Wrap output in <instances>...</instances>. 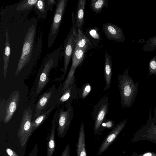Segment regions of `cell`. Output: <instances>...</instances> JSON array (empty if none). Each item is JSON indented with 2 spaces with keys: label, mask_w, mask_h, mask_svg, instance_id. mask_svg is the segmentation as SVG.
<instances>
[{
  "label": "cell",
  "mask_w": 156,
  "mask_h": 156,
  "mask_svg": "<svg viewBox=\"0 0 156 156\" xmlns=\"http://www.w3.org/2000/svg\"><path fill=\"white\" fill-rule=\"evenodd\" d=\"M118 85L122 108L125 107L130 108L134 102L138 92V82L134 83L132 76L129 75L127 69H125L123 74L118 75Z\"/></svg>",
  "instance_id": "obj_1"
},
{
  "label": "cell",
  "mask_w": 156,
  "mask_h": 156,
  "mask_svg": "<svg viewBox=\"0 0 156 156\" xmlns=\"http://www.w3.org/2000/svg\"><path fill=\"white\" fill-rule=\"evenodd\" d=\"M62 50V46L61 45L58 49L47 55L44 58L41 66V68L42 70L37 84V94L40 93L47 84L49 80L50 71L58 64Z\"/></svg>",
  "instance_id": "obj_2"
},
{
  "label": "cell",
  "mask_w": 156,
  "mask_h": 156,
  "mask_svg": "<svg viewBox=\"0 0 156 156\" xmlns=\"http://www.w3.org/2000/svg\"><path fill=\"white\" fill-rule=\"evenodd\" d=\"M36 26L31 25L24 38L22 53L15 73L16 76L30 61L34 48Z\"/></svg>",
  "instance_id": "obj_3"
},
{
  "label": "cell",
  "mask_w": 156,
  "mask_h": 156,
  "mask_svg": "<svg viewBox=\"0 0 156 156\" xmlns=\"http://www.w3.org/2000/svg\"><path fill=\"white\" fill-rule=\"evenodd\" d=\"M65 106L66 109L65 110L64 108H62L58 110L56 117L57 135L62 139L69 129L74 115L72 99L67 101Z\"/></svg>",
  "instance_id": "obj_4"
},
{
  "label": "cell",
  "mask_w": 156,
  "mask_h": 156,
  "mask_svg": "<svg viewBox=\"0 0 156 156\" xmlns=\"http://www.w3.org/2000/svg\"><path fill=\"white\" fill-rule=\"evenodd\" d=\"M68 0H58L48 38V45H53L59 32V27L66 8Z\"/></svg>",
  "instance_id": "obj_5"
},
{
  "label": "cell",
  "mask_w": 156,
  "mask_h": 156,
  "mask_svg": "<svg viewBox=\"0 0 156 156\" xmlns=\"http://www.w3.org/2000/svg\"><path fill=\"white\" fill-rule=\"evenodd\" d=\"M108 97L105 96L94 106L92 116L94 120V133L95 136L101 130V125L106 117L108 108Z\"/></svg>",
  "instance_id": "obj_6"
},
{
  "label": "cell",
  "mask_w": 156,
  "mask_h": 156,
  "mask_svg": "<svg viewBox=\"0 0 156 156\" xmlns=\"http://www.w3.org/2000/svg\"><path fill=\"white\" fill-rule=\"evenodd\" d=\"M32 110L31 109L24 110L20 128L17 135L21 148L27 143L29 138L33 133L32 130Z\"/></svg>",
  "instance_id": "obj_7"
},
{
  "label": "cell",
  "mask_w": 156,
  "mask_h": 156,
  "mask_svg": "<svg viewBox=\"0 0 156 156\" xmlns=\"http://www.w3.org/2000/svg\"><path fill=\"white\" fill-rule=\"evenodd\" d=\"M56 96L57 90L55 86L53 85L39 99L36 107L34 119L46 111L56 101Z\"/></svg>",
  "instance_id": "obj_8"
},
{
  "label": "cell",
  "mask_w": 156,
  "mask_h": 156,
  "mask_svg": "<svg viewBox=\"0 0 156 156\" xmlns=\"http://www.w3.org/2000/svg\"><path fill=\"white\" fill-rule=\"evenodd\" d=\"M76 40L73 35V28L72 27L64 41L63 51L62 53V56L64 57L62 79L64 78L67 72L70 59L76 47Z\"/></svg>",
  "instance_id": "obj_9"
},
{
  "label": "cell",
  "mask_w": 156,
  "mask_h": 156,
  "mask_svg": "<svg viewBox=\"0 0 156 156\" xmlns=\"http://www.w3.org/2000/svg\"><path fill=\"white\" fill-rule=\"evenodd\" d=\"M127 122L126 119L121 122L114 126L105 138L99 148L97 154L99 155L105 151L115 140L124 128Z\"/></svg>",
  "instance_id": "obj_10"
},
{
  "label": "cell",
  "mask_w": 156,
  "mask_h": 156,
  "mask_svg": "<svg viewBox=\"0 0 156 156\" xmlns=\"http://www.w3.org/2000/svg\"><path fill=\"white\" fill-rule=\"evenodd\" d=\"M20 94L18 90L14 91L5 103V114L3 122L6 124L12 119L18 107L20 100Z\"/></svg>",
  "instance_id": "obj_11"
},
{
  "label": "cell",
  "mask_w": 156,
  "mask_h": 156,
  "mask_svg": "<svg viewBox=\"0 0 156 156\" xmlns=\"http://www.w3.org/2000/svg\"><path fill=\"white\" fill-rule=\"evenodd\" d=\"M102 30L107 38L109 40L118 42H123L125 37L122 29L118 26L111 23L103 24Z\"/></svg>",
  "instance_id": "obj_12"
},
{
  "label": "cell",
  "mask_w": 156,
  "mask_h": 156,
  "mask_svg": "<svg viewBox=\"0 0 156 156\" xmlns=\"http://www.w3.org/2000/svg\"><path fill=\"white\" fill-rule=\"evenodd\" d=\"M63 86L62 84L57 90L56 99L55 102L57 106L66 103L69 100L76 96L77 92L75 87V82L70 85L68 88L65 91H63Z\"/></svg>",
  "instance_id": "obj_13"
},
{
  "label": "cell",
  "mask_w": 156,
  "mask_h": 156,
  "mask_svg": "<svg viewBox=\"0 0 156 156\" xmlns=\"http://www.w3.org/2000/svg\"><path fill=\"white\" fill-rule=\"evenodd\" d=\"M147 140L156 144V133L147 128L144 125L135 134L131 142Z\"/></svg>",
  "instance_id": "obj_14"
},
{
  "label": "cell",
  "mask_w": 156,
  "mask_h": 156,
  "mask_svg": "<svg viewBox=\"0 0 156 156\" xmlns=\"http://www.w3.org/2000/svg\"><path fill=\"white\" fill-rule=\"evenodd\" d=\"M57 112L58 110H57L55 112L52 121L51 131L48 136L46 148L47 156H53L55 150V133L56 126V117Z\"/></svg>",
  "instance_id": "obj_15"
},
{
  "label": "cell",
  "mask_w": 156,
  "mask_h": 156,
  "mask_svg": "<svg viewBox=\"0 0 156 156\" xmlns=\"http://www.w3.org/2000/svg\"><path fill=\"white\" fill-rule=\"evenodd\" d=\"M105 55L104 73L106 85L104 91L109 89L111 83L112 74V57L106 51L105 52Z\"/></svg>",
  "instance_id": "obj_16"
},
{
  "label": "cell",
  "mask_w": 156,
  "mask_h": 156,
  "mask_svg": "<svg viewBox=\"0 0 156 156\" xmlns=\"http://www.w3.org/2000/svg\"><path fill=\"white\" fill-rule=\"evenodd\" d=\"M86 2V0H80L78 2L75 15V29L76 31L78 29L81 30L84 23V12Z\"/></svg>",
  "instance_id": "obj_17"
},
{
  "label": "cell",
  "mask_w": 156,
  "mask_h": 156,
  "mask_svg": "<svg viewBox=\"0 0 156 156\" xmlns=\"http://www.w3.org/2000/svg\"><path fill=\"white\" fill-rule=\"evenodd\" d=\"M77 156H87L85 143V134L84 125L81 124L79 135L76 145Z\"/></svg>",
  "instance_id": "obj_18"
},
{
  "label": "cell",
  "mask_w": 156,
  "mask_h": 156,
  "mask_svg": "<svg viewBox=\"0 0 156 156\" xmlns=\"http://www.w3.org/2000/svg\"><path fill=\"white\" fill-rule=\"evenodd\" d=\"M76 40V48L84 49L87 51L91 48L92 44L90 40L80 29L77 30V36Z\"/></svg>",
  "instance_id": "obj_19"
},
{
  "label": "cell",
  "mask_w": 156,
  "mask_h": 156,
  "mask_svg": "<svg viewBox=\"0 0 156 156\" xmlns=\"http://www.w3.org/2000/svg\"><path fill=\"white\" fill-rule=\"evenodd\" d=\"M8 30H6L5 41L3 55L4 60L3 76L4 78H5L7 74L11 51Z\"/></svg>",
  "instance_id": "obj_20"
},
{
  "label": "cell",
  "mask_w": 156,
  "mask_h": 156,
  "mask_svg": "<svg viewBox=\"0 0 156 156\" xmlns=\"http://www.w3.org/2000/svg\"><path fill=\"white\" fill-rule=\"evenodd\" d=\"M57 106L55 102L46 111L41 114L39 116L32 121V130L33 132L49 116L52 110Z\"/></svg>",
  "instance_id": "obj_21"
},
{
  "label": "cell",
  "mask_w": 156,
  "mask_h": 156,
  "mask_svg": "<svg viewBox=\"0 0 156 156\" xmlns=\"http://www.w3.org/2000/svg\"><path fill=\"white\" fill-rule=\"evenodd\" d=\"M48 9L47 0H37L34 6V11L38 17L40 19H46L47 12Z\"/></svg>",
  "instance_id": "obj_22"
},
{
  "label": "cell",
  "mask_w": 156,
  "mask_h": 156,
  "mask_svg": "<svg viewBox=\"0 0 156 156\" xmlns=\"http://www.w3.org/2000/svg\"><path fill=\"white\" fill-rule=\"evenodd\" d=\"M108 0H91L90 7L92 11L95 12V14L101 12L104 7L107 8L108 5Z\"/></svg>",
  "instance_id": "obj_23"
},
{
  "label": "cell",
  "mask_w": 156,
  "mask_h": 156,
  "mask_svg": "<svg viewBox=\"0 0 156 156\" xmlns=\"http://www.w3.org/2000/svg\"><path fill=\"white\" fill-rule=\"evenodd\" d=\"M156 49V35L150 38L142 48L143 51H152Z\"/></svg>",
  "instance_id": "obj_24"
},
{
  "label": "cell",
  "mask_w": 156,
  "mask_h": 156,
  "mask_svg": "<svg viewBox=\"0 0 156 156\" xmlns=\"http://www.w3.org/2000/svg\"><path fill=\"white\" fill-rule=\"evenodd\" d=\"M87 51L84 49L75 48L72 55V59L75 60L80 64L82 62Z\"/></svg>",
  "instance_id": "obj_25"
},
{
  "label": "cell",
  "mask_w": 156,
  "mask_h": 156,
  "mask_svg": "<svg viewBox=\"0 0 156 156\" xmlns=\"http://www.w3.org/2000/svg\"><path fill=\"white\" fill-rule=\"evenodd\" d=\"M37 0H25L23 1L17 6L16 10L22 11L31 9L35 5Z\"/></svg>",
  "instance_id": "obj_26"
},
{
  "label": "cell",
  "mask_w": 156,
  "mask_h": 156,
  "mask_svg": "<svg viewBox=\"0 0 156 156\" xmlns=\"http://www.w3.org/2000/svg\"><path fill=\"white\" fill-rule=\"evenodd\" d=\"M149 75H154L156 76V55L152 58L148 63Z\"/></svg>",
  "instance_id": "obj_27"
},
{
  "label": "cell",
  "mask_w": 156,
  "mask_h": 156,
  "mask_svg": "<svg viewBox=\"0 0 156 156\" xmlns=\"http://www.w3.org/2000/svg\"><path fill=\"white\" fill-rule=\"evenodd\" d=\"M91 89V86L89 83L84 84L80 90V95L81 98H85L89 94Z\"/></svg>",
  "instance_id": "obj_28"
},
{
  "label": "cell",
  "mask_w": 156,
  "mask_h": 156,
  "mask_svg": "<svg viewBox=\"0 0 156 156\" xmlns=\"http://www.w3.org/2000/svg\"><path fill=\"white\" fill-rule=\"evenodd\" d=\"M98 30V29L97 27H95L91 28L89 31V34L93 39H97L99 41V39H100V37Z\"/></svg>",
  "instance_id": "obj_29"
},
{
  "label": "cell",
  "mask_w": 156,
  "mask_h": 156,
  "mask_svg": "<svg viewBox=\"0 0 156 156\" xmlns=\"http://www.w3.org/2000/svg\"><path fill=\"white\" fill-rule=\"evenodd\" d=\"M131 156H156V152H148L140 154L134 153H133Z\"/></svg>",
  "instance_id": "obj_30"
},
{
  "label": "cell",
  "mask_w": 156,
  "mask_h": 156,
  "mask_svg": "<svg viewBox=\"0 0 156 156\" xmlns=\"http://www.w3.org/2000/svg\"><path fill=\"white\" fill-rule=\"evenodd\" d=\"M70 145L69 144H68L66 145L60 156H70Z\"/></svg>",
  "instance_id": "obj_31"
},
{
  "label": "cell",
  "mask_w": 156,
  "mask_h": 156,
  "mask_svg": "<svg viewBox=\"0 0 156 156\" xmlns=\"http://www.w3.org/2000/svg\"><path fill=\"white\" fill-rule=\"evenodd\" d=\"M47 6L51 10H52L54 5L57 3V2L55 0H47Z\"/></svg>",
  "instance_id": "obj_32"
},
{
  "label": "cell",
  "mask_w": 156,
  "mask_h": 156,
  "mask_svg": "<svg viewBox=\"0 0 156 156\" xmlns=\"http://www.w3.org/2000/svg\"><path fill=\"white\" fill-rule=\"evenodd\" d=\"M104 123L105 125L104 126L107 128L112 129L114 127V123L113 121H108Z\"/></svg>",
  "instance_id": "obj_33"
},
{
  "label": "cell",
  "mask_w": 156,
  "mask_h": 156,
  "mask_svg": "<svg viewBox=\"0 0 156 156\" xmlns=\"http://www.w3.org/2000/svg\"><path fill=\"white\" fill-rule=\"evenodd\" d=\"M37 144H36L31 152L29 154V156H37L38 151Z\"/></svg>",
  "instance_id": "obj_34"
},
{
  "label": "cell",
  "mask_w": 156,
  "mask_h": 156,
  "mask_svg": "<svg viewBox=\"0 0 156 156\" xmlns=\"http://www.w3.org/2000/svg\"><path fill=\"white\" fill-rule=\"evenodd\" d=\"M6 152L9 156H18L16 153L9 148H7Z\"/></svg>",
  "instance_id": "obj_35"
},
{
  "label": "cell",
  "mask_w": 156,
  "mask_h": 156,
  "mask_svg": "<svg viewBox=\"0 0 156 156\" xmlns=\"http://www.w3.org/2000/svg\"><path fill=\"white\" fill-rule=\"evenodd\" d=\"M154 115L153 117L152 118L153 121L154 123L156 125V106L154 108Z\"/></svg>",
  "instance_id": "obj_36"
}]
</instances>
